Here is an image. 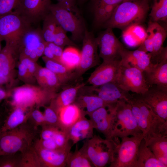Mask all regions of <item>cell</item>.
Listing matches in <instances>:
<instances>
[{"label":"cell","mask_w":167,"mask_h":167,"mask_svg":"<svg viewBox=\"0 0 167 167\" xmlns=\"http://www.w3.org/2000/svg\"><path fill=\"white\" fill-rule=\"evenodd\" d=\"M43 20V25L41 31L43 39L46 42H53L54 34L58 24L50 12Z\"/></svg>","instance_id":"d590c367"},{"label":"cell","mask_w":167,"mask_h":167,"mask_svg":"<svg viewBox=\"0 0 167 167\" xmlns=\"http://www.w3.org/2000/svg\"><path fill=\"white\" fill-rule=\"evenodd\" d=\"M8 84L9 83L8 80L0 74V85Z\"/></svg>","instance_id":"11a10c76"},{"label":"cell","mask_w":167,"mask_h":167,"mask_svg":"<svg viewBox=\"0 0 167 167\" xmlns=\"http://www.w3.org/2000/svg\"><path fill=\"white\" fill-rule=\"evenodd\" d=\"M106 28L96 38L99 57L103 60H120L121 53L125 48L114 34L112 29Z\"/></svg>","instance_id":"4fadbf2b"},{"label":"cell","mask_w":167,"mask_h":167,"mask_svg":"<svg viewBox=\"0 0 167 167\" xmlns=\"http://www.w3.org/2000/svg\"><path fill=\"white\" fill-rule=\"evenodd\" d=\"M19 79L25 84H33L34 82L30 78L25 65L19 61L18 66Z\"/></svg>","instance_id":"681fc988"},{"label":"cell","mask_w":167,"mask_h":167,"mask_svg":"<svg viewBox=\"0 0 167 167\" xmlns=\"http://www.w3.org/2000/svg\"><path fill=\"white\" fill-rule=\"evenodd\" d=\"M118 5H106L93 8L95 23L98 25L104 24L110 18Z\"/></svg>","instance_id":"8d00e7d4"},{"label":"cell","mask_w":167,"mask_h":167,"mask_svg":"<svg viewBox=\"0 0 167 167\" xmlns=\"http://www.w3.org/2000/svg\"><path fill=\"white\" fill-rule=\"evenodd\" d=\"M120 60H103L91 74L88 82L94 87L114 81L120 65Z\"/></svg>","instance_id":"e0dca14e"},{"label":"cell","mask_w":167,"mask_h":167,"mask_svg":"<svg viewBox=\"0 0 167 167\" xmlns=\"http://www.w3.org/2000/svg\"><path fill=\"white\" fill-rule=\"evenodd\" d=\"M11 96V92L7 91L0 87V106L2 102Z\"/></svg>","instance_id":"db71d44e"},{"label":"cell","mask_w":167,"mask_h":167,"mask_svg":"<svg viewBox=\"0 0 167 167\" xmlns=\"http://www.w3.org/2000/svg\"><path fill=\"white\" fill-rule=\"evenodd\" d=\"M142 99L161 119L167 122V88L153 85L143 94Z\"/></svg>","instance_id":"2e32d148"},{"label":"cell","mask_w":167,"mask_h":167,"mask_svg":"<svg viewBox=\"0 0 167 167\" xmlns=\"http://www.w3.org/2000/svg\"><path fill=\"white\" fill-rule=\"evenodd\" d=\"M129 0H92V9L100 6L114 4H119Z\"/></svg>","instance_id":"f5cc1de1"},{"label":"cell","mask_w":167,"mask_h":167,"mask_svg":"<svg viewBox=\"0 0 167 167\" xmlns=\"http://www.w3.org/2000/svg\"><path fill=\"white\" fill-rule=\"evenodd\" d=\"M82 40L80 63L74 71L76 79L80 77L88 70L96 66L100 62L96 38L93 33L86 28Z\"/></svg>","instance_id":"8fae6325"},{"label":"cell","mask_w":167,"mask_h":167,"mask_svg":"<svg viewBox=\"0 0 167 167\" xmlns=\"http://www.w3.org/2000/svg\"><path fill=\"white\" fill-rule=\"evenodd\" d=\"M66 32L59 25L55 32L53 42L64 48L66 46H75L76 44L67 36Z\"/></svg>","instance_id":"b9f144b4"},{"label":"cell","mask_w":167,"mask_h":167,"mask_svg":"<svg viewBox=\"0 0 167 167\" xmlns=\"http://www.w3.org/2000/svg\"><path fill=\"white\" fill-rule=\"evenodd\" d=\"M41 130L40 134L39 139L46 140L54 139L55 135L59 129L53 126L45 125L41 127Z\"/></svg>","instance_id":"c3c4849f"},{"label":"cell","mask_w":167,"mask_h":167,"mask_svg":"<svg viewBox=\"0 0 167 167\" xmlns=\"http://www.w3.org/2000/svg\"><path fill=\"white\" fill-rule=\"evenodd\" d=\"M20 153L21 167H41L39 157L33 144Z\"/></svg>","instance_id":"f35d334b"},{"label":"cell","mask_w":167,"mask_h":167,"mask_svg":"<svg viewBox=\"0 0 167 167\" xmlns=\"http://www.w3.org/2000/svg\"><path fill=\"white\" fill-rule=\"evenodd\" d=\"M45 42L41 29L34 28L32 27L23 36L19 55L26 57L36 62L43 54Z\"/></svg>","instance_id":"5bb4252c"},{"label":"cell","mask_w":167,"mask_h":167,"mask_svg":"<svg viewBox=\"0 0 167 167\" xmlns=\"http://www.w3.org/2000/svg\"><path fill=\"white\" fill-rule=\"evenodd\" d=\"M45 43L54 56L56 61L60 62V59L63 50V48L55 44L53 42H45Z\"/></svg>","instance_id":"816d5d0a"},{"label":"cell","mask_w":167,"mask_h":167,"mask_svg":"<svg viewBox=\"0 0 167 167\" xmlns=\"http://www.w3.org/2000/svg\"><path fill=\"white\" fill-rule=\"evenodd\" d=\"M27 122L36 129L45 125L43 113L39 108H34L30 110Z\"/></svg>","instance_id":"ee69618b"},{"label":"cell","mask_w":167,"mask_h":167,"mask_svg":"<svg viewBox=\"0 0 167 167\" xmlns=\"http://www.w3.org/2000/svg\"><path fill=\"white\" fill-rule=\"evenodd\" d=\"M34 143L43 148L51 150H60L58 148L54 139L43 140L39 138L36 139Z\"/></svg>","instance_id":"f907efd6"},{"label":"cell","mask_w":167,"mask_h":167,"mask_svg":"<svg viewBox=\"0 0 167 167\" xmlns=\"http://www.w3.org/2000/svg\"><path fill=\"white\" fill-rule=\"evenodd\" d=\"M67 167H93V165L87 156L79 149L76 144L75 151H70L66 160Z\"/></svg>","instance_id":"e575fe53"},{"label":"cell","mask_w":167,"mask_h":167,"mask_svg":"<svg viewBox=\"0 0 167 167\" xmlns=\"http://www.w3.org/2000/svg\"><path fill=\"white\" fill-rule=\"evenodd\" d=\"M80 108L85 110L87 115L97 109L108 105L111 103L105 102L96 94L78 95L74 103Z\"/></svg>","instance_id":"f546056e"},{"label":"cell","mask_w":167,"mask_h":167,"mask_svg":"<svg viewBox=\"0 0 167 167\" xmlns=\"http://www.w3.org/2000/svg\"><path fill=\"white\" fill-rule=\"evenodd\" d=\"M117 102L101 107L87 115L94 129L103 134L106 139H112L111 134Z\"/></svg>","instance_id":"9a60e30c"},{"label":"cell","mask_w":167,"mask_h":167,"mask_svg":"<svg viewBox=\"0 0 167 167\" xmlns=\"http://www.w3.org/2000/svg\"><path fill=\"white\" fill-rule=\"evenodd\" d=\"M143 135L126 136L116 143L113 160L109 167H135Z\"/></svg>","instance_id":"9c48e42d"},{"label":"cell","mask_w":167,"mask_h":167,"mask_svg":"<svg viewBox=\"0 0 167 167\" xmlns=\"http://www.w3.org/2000/svg\"><path fill=\"white\" fill-rule=\"evenodd\" d=\"M3 121V118L2 113L0 112V129L2 125Z\"/></svg>","instance_id":"9f6ffc18"},{"label":"cell","mask_w":167,"mask_h":167,"mask_svg":"<svg viewBox=\"0 0 167 167\" xmlns=\"http://www.w3.org/2000/svg\"><path fill=\"white\" fill-rule=\"evenodd\" d=\"M135 167H165L156 158L143 139L139 145Z\"/></svg>","instance_id":"83f0119b"},{"label":"cell","mask_w":167,"mask_h":167,"mask_svg":"<svg viewBox=\"0 0 167 167\" xmlns=\"http://www.w3.org/2000/svg\"><path fill=\"white\" fill-rule=\"evenodd\" d=\"M145 142L157 159L167 167V135H161L152 137Z\"/></svg>","instance_id":"1f68e13d"},{"label":"cell","mask_w":167,"mask_h":167,"mask_svg":"<svg viewBox=\"0 0 167 167\" xmlns=\"http://www.w3.org/2000/svg\"><path fill=\"white\" fill-rule=\"evenodd\" d=\"M3 41V40L0 37V52L2 49L1 47V42Z\"/></svg>","instance_id":"6f0895ef"},{"label":"cell","mask_w":167,"mask_h":167,"mask_svg":"<svg viewBox=\"0 0 167 167\" xmlns=\"http://www.w3.org/2000/svg\"><path fill=\"white\" fill-rule=\"evenodd\" d=\"M149 0H129L119 4L104 24L106 28L124 29L131 25L140 24L146 18Z\"/></svg>","instance_id":"7a4b0ae2"},{"label":"cell","mask_w":167,"mask_h":167,"mask_svg":"<svg viewBox=\"0 0 167 167\" xmlns=\"http://www.w3.org/2000/svg\"><path fill=\"white\" fill-rule=\"evenodd\" d=\"M41 167H66V160L69 151L51 150L42 148L34 143Z\"/></svg>","instance_id":"ffe728a7"},{"label":"cell","mask_w":167,"mask_h":167,"mask_svg":"<svg viewBox=\"0 0 167 167\" xmlns=\"http://www.w3.org/2000/svg\"><path fill=\"white\" fill-rule=\"evenodd\" d=\"M17 57L13 50L6 44L0 52V74L10 84L13 80Z\"/></svg>","instance_id":"4316f807"},{"label":"cell","mask_w":167,"mask_h":167,"mask_svg":"<svg viewBox=\"0 0 167 167\" xmlns=\"http://www.w3.org/2000/svg\"><path fill=\"white\" fill-rule=\"evenodd\" d=\"M75 1L67 0L51 4L49 12L58 25L71 33L74 40L79 41L83 39L86 28Z\"/></svg>","instance_id":"3957f363"},{"label":"cell","mask_w":167,"mask_h":167,"mask_svg":"<svg viewBox=\"0 0 167 167\" xmlns=\"http://www.w3.org/2000/svg\"><path fill=\"white\" fill-rule=\"evenodd\" d=\"M85 85L84 83H81L66 87L57 94L49 105L58 113L61 109L74 103L79 91Z\"/></svg>","instance_id":"cb8c5ba5"},{"label":"cell","mask_w":167,"mask_h":167,"mask_svg":"<svg viewBox=\"0 0 167 167\" xmlns=\"http://www.w3.org/2000/svg\"><path fill=\"white\" fill-rule=\"evenodd\" d=\"M32 25L14 11L0 17V37L18 57L23 36Z\"/></svg>","instance_id":"8992f818"},{"label":"cell","mask_w":167,"mask_h":167,"mask_svg":"<svg viewBox=\"0 0 167 167\" xmlns=\"http://www.w3.org/2000/svg\"><path fill=\"white\" fill-rule=\"evenodd\" d=\"M143 73L149 86L155 85L167 88V60L153 64Z\"/></svg>","instance_id":"484cf974"},{"label":"cell","mask_w":167,"mask_h":167,"mask_svg":"<svg viewBox=\"0 0 167 167\" xmlns=\"http://www.w3.org/2000/svg\"><path fill=\"white\" fill-rule=\"evenodd\" d=\"M54 139L58 148L62 151H70L71 146L67 132L58 129L56 132Z\"/></svg>","instance_id":"7bdbcfd3"},{"label":"cell","mask_w":167,"mask_h":167,"mask_svg":"<svg viewBox=\"0 0 167 167\" xmlns=\"http://www.w3.org/2000/svg\"><path fill=\"white\" fill-rule=\"evenodd\" d=\"M42 59L45 67L53 72L58 78L62 85L76 79L75 73L58 62L49 59L43 56Z\"/></svg>","instance_id":"4dcf8cb0"},{"label":"cell","mask_w":167,"mask_h":167,"mask_svg":"<svg viewBox=\"0 0 167 167\" xmlns=\"http://www.w3.org/2000/svg\"><path fill=\"white\" fill-rule=\"evenodd\" d=\"M80 60V52L75 47L69 46L63 49L60 62L69 69L73 71L78 66Z\"/></svg>","instance_id":"836d02e7"},{"label":"cell","mask_w":167,"mask_h":167,"mask_svg":"<svg viewBox=\"0 0 167 167\" xmlns=\"http://www.w3.org/2000/svg\"><path fill=\"white\" fill-rule=\"evenodd\" d=\"M21 163L20 152L0 156V167H21Z\"/></svg>","instance_id":"ab89813d"},{"label":"cell","mask_w":167,"mask_h":167,"mask_svg":"<svg viewBox=\"0 0 167 167\" xmlns=\"http://www.w3.org/2000/svg\"><path fill=\"white\" fill-rule=\"evenodd\" d=\"M57 91L33 84H25L14 88L11 92L12 107L28 109L40 108L49 104L57 94Z\"/></svg>","instance_id":"277c9868"},{"label":"cell","mask_w":167,"mask_h":167,"mask_svg":"<svg viewBox=\"0 0 167 167\" xmlns=\"http://www.w3.org/2000/svg\"><path fill=\"white\" fill-rule=\"evenodd\" d=\"M146 32V36L138 49L148 53L151 55L153 52L152 36L151 31L148 28Z\"/></svg>","instance_id":"7dc6e473"},{"label":"cell","mask_w":167,"mask_h":167,"mask_svg":"<svg viewBox=\"0 0 167 167\" xmlns=\"http://www.w3.org/2000/svg\"><path fill=\"white\" fill-rule=\"evenodd\" d=\"M38 132L28 122L13 129L0 132V156L22 152L33 145Z\"/></svg>","instance_id":"5b68a950"},{"label":"cell","mask_w":167,"mask_h":167,"mask_svg":"<svg viewBox=\"0 0 167 167\" xmlns=\"http://www.w3.org/2000/svg\"><path fill=\"white\" fill-rule=\"evenodd\" d=\"M146 36V30L140 24H137L131 25L125 29L122 34V38L126 45L134 47L140 45Z\"/></svg>","instance_id":"d6a6232c"},{"label":"cell","mask_w":167,"mask_h":167,"mask_svg":"<svg viewBox=\"0 0 167 167\" xmlns=\"http://www.w3.org/2000/svg\"><path fill=\"white\" fill-rule=\"evenodd\" d=\"M43 113L45 125H47L59 129V121L58 113L49 105L44 107Z\"/></svg>","instance_id":"60d3db41"},{"label":"cell","mask_w":167,"mask_h":167,"mask_svg":"<svg viewBox=\"0 0 167 167\" xmlns=\"http://www.w3.org/2000/svg\"><path fill=\"white\" fill-rule=\"evenodd\" d=\"M149 15L153 22L166 21L167 0H153Z\"/></svg>","instance_id":"74e56055"},{"label":"cell","mask_w":167,"mask_h":167,"mask_svg":"<svg viewBox=\"0 0 167 167\" xmlns=\"http://www.w3.org/2000/svg\"><path fill=\"white\" fill-rule=\"evenodd\" d=\"M126 101L130 105L146 142L152 137L161 135H167V122L156 114L139 94H131Z\"/></svg>","instance_id":"6da1fadb"},{"label":"cell","mask_w":167,"mask_h":167,"mask_svg":"<svg viewBox=\"0 0 167 167\" xmlns=\"http://www.w3.org/2000/svg\"><path fill=\"white\" fill-rule=\"evenodd\" d=\"M114 81L122 89L138 94L144 93L149 87L143 72L135 67L121 64Z\"/></svg>","instance_id":"30bf717a"},{"label":"cell","mask_w":167,"mask_h":167,"mask_svg":"<svg viewBox=\"0 0 167 167\" xmlns=\"http://www.w3.org/2000/svg\"><path fill=\"white\" fill-rule=\"evenodd\" d=\"M51 4V0H20L14 11L32 25L43 20Z\"/></svg>","instance_id":"7c38bea8"},{"label":"cell","mask_w":167,"mask_h":167,"mask_svg":"<svg viewBox=\"0 0 167 167\" xmlns=\"http://www.w3.org/2000/svg\"><path fill=\"white\" fill-rule=\"evenodd\" d=\"M58 114L59 129L66 132L81 117L87 115L84 110L74 103L61 109Z\"/></svg>","instance_id":"603a6c76"},{"label":"cell","mask_w":167,"mask_h":167,"mask_svg":"<svg viewBox=\"0 0 167 167\" xmlns=\"http://www.w3.org/2000/svg\"><path fill=\"white\" fill-rule=\"evenodd\" d=\"M92 91L103 101L111 103L119 100H126L131 94L121 88L114 81L110 82L97 87L92 86Z\"/></svg>","instance_id":"44dd1931"},{"label":"cell","mask_w":167,"mask_h":167,"mask_svg":"<svg viewBox=\"0 0 167 167\" xmlns=\"http://www.w3.org/2000/svg\"><path fill=\"white\" fill-rule=\"evenodd\" d=\"M143 135L132 113L130 105L125 99L117 102L111 139Z\"/></svg>","instance_id":"ba28073f"},{"label":"cell","mask_w":167,"mask_h":167,"mask_svg":"<svg viewBox=\"0 0 167 167\" xmlns=\"http://www.w3.org/2000/svg\"><path fill=\"white\" fill-rule=\"evenodd\" d=\"M20 0H0V17L9 14L17 6Z\"/></svg>","instance_id":"f6af8a7d"},{"label":"cell","mask_w":167,"mask_h":167,"mask_svg":"<svg viewBox=\"0 0 167 167\" xmlns=\"http://www.w3.org/2000/svg\"><path fill=\"white\" fill-rule=\"evenodd\" d=\"M38 85L45 88L57 90L62 86L58 78L51 71L46 68L38 65L35 75Z\"/></svg>","instance_id":"f1b7e54d"},{"label":"cell","mask_w":167,"mask_h":167,"mask_svg":"<svg viewBox=\"0 0 167 167\" xmlns=\"http://www.w3.org/2000/svg\"><path fill=\"white\" fill-rule=\"evenodd\" d=\"M150 54L137 49L130 51L125 48L121 54L120 64L137 68L143 72L153 65Z\"/></svg>","instance_id":"d6986e66"},{"label":"cell","mask_w":167,"mask_h":167,"mask_svg":"<svg viewBox=\"0 0 167 167\" xmlns=\"http://www.w3.org/2000/svg\"><path fill=\"white\" fill-rule=\"evenodd\" d=\"M117 143L113 139H104L96 135L84 140L79 148L94 167H104L110 164Z\"/></svg>","instance_id":"52a82bcc"},{"label":"cell","mask_w":167,"mask_h":167,"mask_svg":"<svg viewBox=\"0 0 167 167\" xmlns=\"http://www.w3.org/2000/svg\"><path fill=\"white\" fill-rule=\"evenodd\" d=\"M94 129L91 121L84 116L70 128L67 133L70 140L74 145L80 141L92 137Z\"/></svg>","instance_id":"7402d4cb"},{"label":"cell","mask_w":167,"mask_h":167,"mask_svg":"<svg viewBox=\"0 0 167 167\" xmlns=\"http://www.w3.org/2000/svg\"><path fill=\"white\" fill-rule=\"evenodd\" d=\"M12 107L11 110L7 114L3 115L2 114L3 121L0 132L13 129L28 121L31 109L20 107Z\"/></svg>","instance_id":"d4e9b609"},{"label":"cell","mask_w":167,"mask_h":167,"mask_svg":"<svg viewBox=\"0 0 167 167\" xmlns=\"http://www.w3.org/2000/svg\"><path fill=\"white\" fill-rule=\"evenodd\" d=\"M58 1V2H62V1H67V0H56Z\"/></svg>","instance_id":"680465c9"},{"label":"cell","mask_w":167,"mask_h":167,"mask_svg":"<svg viewBox=\"0 0 167 167\" xmlns=\"http://www.w3.org/2000/svg\"><path fill=\"white\" fill-rule=\"evenodd\" d=\"M148 28L152 35L153 52L151 55V60L153 64L167 60V47L163 46L164 42L167 36V32L165 28L158 22L150 21Z\"/></svg>","instance_id":"ac0fdd59"},{"label":"cell","mask_w":167,"mask_h":167,"mask_svg":"<svg viewBox=\"0 0 167 167\" xmlns=\"http://www.w3.org/2000/svg\"><path fill=\"white\" fill-rule=\"evenodd\" d=\"M18 58L19 61L25 65L31 79L35 81V75L39 65L28 58L22 55H19Z\"/></svg>","instance_id":"bcb514c9"}]
</instances>
